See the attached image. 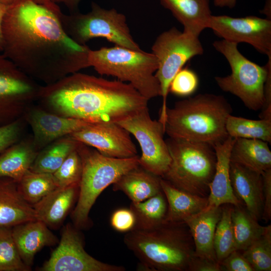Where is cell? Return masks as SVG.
Wrapping results in <instances>:
<instances>
[{"label": "cell", "instance_id": "cell-12", "mask_svg": "<svg viewBox=\"0 0 271 271\" xmlns=\"http://www.w3.org/2000/svg\"><path fill=\"white\" fill-rule=\"evenodd\" d=\"M40 86L0 53V126L22 117Z\"/></svg>", "mask_w": 271, "mask_h": 271}, {"label": "cell", "instance_id": "cell-44", "mask_svg": "<svg viewBox=\"0 0 271 271\" xmlns=\"http://www.w3.org/2000/svg\"><path fill=\"white\" fill-rule=\"evenodd\" d=\"M51 1L56 5L63 4L70 10L74 11L77 8L81 0H51Z\"/></svg>", "mask_w": 271, "mask_h": 271}, {"label": "cell", "instance_id": "cell-4", "mask_svg": "<svg viewBox=\"0 0 271 271\" xmlns=\"http://www.w3.org/2000/svg\"><path fill=\"white\" fill-rule=\"evenodd\" d=\"M232 112L223 96L199 94L167 108L165 131L170 138L214 146L228 137L226 122Z\"/></svg>", "mask_w": 271, "mask_h": 271}, {"label": "cell", "instance_id": "cell-2", "mask_svg": "<svg viewBox=\"0 0 271 271\" xmlns=\"http://www.w3.org/2000/svg\"><path fill=\"white\" fill-rule=\"evenodd\" d=\"M37 100L49 112L89 123L118 122L149 101L127 83L78 72L40 86Z\"/></svg>", "mask_w": 271, "mask_h": 271}, {"label": "cell", "instance_id": "cell-38", "mask_svg": "<svg viewBox=\"0 0 271 271\" xmlns=\"http://www.w3.org/2000/svg\"><path fill=\"white\" fill-rule=\"evenodd\" d=\"M22 119L0 126V153L19 141L22 131Z\"/></svg>", "mask_w": 271, "mask_h": 271}, {"label": "cell", "instance_id": "cell-13", "mask_svg": "<svg viewBox=\"0 0 271 271\" xmlns=\"http://www.w3.org/2000/svg\"><path fill=\"white\" fill-rule=\"evenodd\" d=\"M208 28L223 40L251 45L260 53L271 57V20L255 16L234 18L212 15Z\"/></svg>", "mask_w": 271, "mask_h": 271}, {"label": "cell", "instance_id": "cell-32", "mask_svg": "<svg viewBox=\"0 0 271 271\" xmlns=\"http://www.w3.org/2000/svg\"><path fill=\"white\" fill-rule=\"evenodd\" d=\"M57 188L52 174L30 170L17 183L19 193L30 204L34 205Z\"/></svg>", "mask_w": 271, "mask_h": 271}, {"label": "cell", "instance_id": "cell-19", "mask_svg": "<svg viewBox=\"0 0 271 271\" xmlns=\"http://www.w3.org/2000/svg\"><path fill=\"white\" fill-rule=\"evenodd\" d=\"M222 210V205H208L202 211L184 220L188 226L193 239L195 255L218 261L214 248L213 240Z\"/></svg>", "mask_w": 271, "mask_h": 271}, {"label": "cell", "instance_id": "cell-33", "mask_svg": "<svg viewBox=\"0 0 271 271\" xmlns=\"http://www.w3.org/2000/svg\"><path fill=\"white\" fill-rule=\"evenodd\" d=\"M222 206L221 216L215 231L213 244L217 259L221 262L234 250V239L231 221L233 205Z\"/></svg>", "mask_w": 271, "mask_h": 271}, {"label": "cell", "instance_id": "cell-7", "mask_svg": "<svg viewBox=\"0 0 271 271\" xmlns=\"http://www.w3.org/2000/svg\"><path fill=\"white\" fill-rule=\"evenodd\" d=\"M77 149L82 160V173L78 199L71 218L76 228H82L88 224L90 210L98 196L124 174L138 166L139 157H109L80 142Z\"/></svg>", "mask_w": 271, "mask_h": 271}, {"label": "cell", "instance_id": "cell-15", "mask_svg": "<svg viewBox=\"0 0 271 271\" xmlns=\"http://www.w3.org/2000/svg\"><path fill=\"white\" fill-rule=\"evenodd\" d=\"M130 133L117 122L90 123L70 136L101 154L114 158L138 156Z\"/></svg>", "mask_w": 271, "mask_h": 271}, {"label": "cell", "instance_id": "cell-42", "mask_svg": "<svg viewBox=\"0 0 271 271\" xmlns=\"http://www.w3.org/2000/svg\"><path fill=\"white\" fill-rule=\"evenodd\" d=\"M220 262L197 255L192 256L188 266V271H222Z\"/></svg>", "mask_w": 271, "mask_h": 271}, {"label": "cell", "instance_id": "cell-5", "mask_svg": "<svg viewBox=\"0 0 271 271\" xmlns=\"http://www.w3.org/2000/svg\"><path fill=\"white\" fill-rule=\"evenodd\" d=\"M88 60L100 75L112 76L130 84L148 100L161 96L155 76L158 59L152 53L115 46L90 49Z\"/></svg>", "mask_w": 271, "mask_h": 271}, {"label": "cell", "instance_id": "cell-22", "mask_svg": "<svg viewBox=\"0 0 271 271\" xmlns=\"http://www.w3.org/2000/svg\"><path fill=\"white\" fill-rule=\"evenodd\" d=\"M184 27L183 31L199 36L212 16L210 0H159Z\"/></svg>", "mask_w": 271, "mask_h": 271}, {"label": "cell", "instance_id": "cell-41", "mask_svg": "<svg viewBox=\"0 0 271 271\" xmlns=\"http://www.w3.org/2000/svg\"><path fill=\"white\" fill-rule=\"evenodd\" d=\"M262 175L263 206L261 219L267 222L271 219V169L264 171Z\"/></svg>", "mask_w": 271, "mask_h": 271}, {"label": "cell", "instance_id": "cell-34", "mask_svg": "<svg viewBox=\"0 0 271 271\" xmlns=\"http://www.w3.org/2000/svg\"><path fill=\"white\" fill-rule=\"evenodd\" d=\"M242 251L254 271H270L271 225L266 226L262 234Z\"/></svg>", "mask_w": 271, "mask_h": 271}, {"label": "cell", "instance_id": "cell-39", "mask_svg": "<svg viewBox=\"0 0 271 271\" xmlns=\"http://www.w3.org/2000/svg\"><path fill=\"white\" fill-rule=\"evenodd\" d=\"M110 224L115 230L120 232H127L134 227L136 217L130 208L118 209L112 214Z\"/></svg>", "mask_w": 271, "mask_h": 271}, {"label": "cell", "instance_id": "cell-28", "mask_svg": "<svg viewBox=\"0 0 271 271\" xmlns=\"http://www.w3.org/2000/svg\"><path fill=\"white\" fill-rule=\"evenodd\" d=\"M79 143L70 136L54 141L38 152L29 170L35 172L53 174L68 155L76 149Z\"/></svg>", "mask_w": 271, "mask_h": 271}, {"label": "cell", "instance_id": "cell-45", "mask_svg": "<svg viewBox=\"0 0 271 271\" xmlns=\"http://www.w3.org/2000/svg\"><path fill=\"white\" fill-rule=\"evenodd\" d=\"M33 2L41 5L44 6L58 14L62 12L57 5L51 2V0H31Z\"/></svg>", "mask_w": 271, "mask_h": 271}, {"label": "cell", "instance_id": "cell-35", "mask_svg": "<svg viewBox=\"0 0 271 271\" xmlns=\"http://www.w3.org/2000/svg\"><path fill=\"white\" fill-rule=\"evenodd\" d=\"M31 267L23 262L10 227L0 226V271H28Z\"/></svg>", "mask_w": 271, "mask_h": 271}, {"label": "cell", "instance_id": "cell-17", "mask_svg": "<svg viewBox=\"0 0 271 271\" xmlns=\"http://www.w3.org/2000/svg\"><path fill=\"white\" fill-rule=\"evenodd\" d=\"M229 175L235 197L254 218L258 221L261 219L263 206L262 174L230 162Z\"/></svg>", "mask_w": 271, "mask_h": 271}, {"label": "cell", "instance_id": "cell-23", "mask_svg": "<svg viewBox=\"0 0 271 271\" xmlns=\"http://www.w3.org/2000/svg\"><path fill=\"white\" fill-rule=\"evenodd\" d=\"M79 186L57 188L33 206L37 219L56 227L65 219L73 203Z\"/></svg>", "mask_w": 271, "mask_h": 271}, {"label": "cell", "instance_id": "cell-31", "mask_svg": "<svg viewBox=\"0 0 271 271\" xmlns=\"http://www.w3.org/2000/svg\"><path fill=\"white\" fill-rule=\"evenodd\" d=\"M229 136L233 138L258 139L271 143V119L253 120L229 115L226 122Z\"/></svg>", "mask_w": 271, "mask_h": 271}, {"label": "cell", "instance_id": "cell-27", "mask_svg": "<svg viewBox=\"0 0 271 271\" xmlns=\"http://www.w3.org/2000/svg\"><path fill=\"white\" fill-rule=\"evenodd\" d=\"M230 162L262 174L271 169V151L268 143L258 139L235 138Z\"/></svg>", "mask_w": 271, "mask_h": 271}, {"label": "cell", "instance_id": "cell-26", "mask_svg": "<svg viewBox=\"0 0 271 271\" xmlns=\"http://www.w3.org/2000/svg\"><path fill=\"white\" fill-rule=\"evenodd\" d=\"M38 152L32 138L18 141L0 153V177L18 183L30 169Z\"/></svg>", "mask_w": 271, "mask_h": 271}, {"label": "cell", "instance_id": "cell-10", "mask_svg": "<svg viewBox=\"0 0 271 271\" xmlns=\"http://www.w3.org/2000/svg\"><path fill=\"white\" fill-rule=\"evenodd\" d=\"M152 50L158 59V68L155 76L159 82L162 97L159 120L165 127L170 83L188 61L203 54L204 49L199 36L181 32L174 27L157 37Z\"/></svg>", "mask_w": 271, "mask_h": 271}, {"label": "cell", "instance_id": "cell-37", "mask_svg": "<svg viewBox=\"0 0 271 271\" xmlns=\"http://www.w3.org/2000/svg\"><path fill=\"white\" fill-rule=\"evenodd\" d=\"M199 79L196 73L188 68L181 69L172 80L169 91L179 96H187L197 90Z\"/></svg>", "mask_w": 271, "mask_h": 271}, {"label": "cell", "instance_id": "cell-21", "mask_svg": "<svg viewBox=\"0 0 271 271\" xmlns=\"http://www.w3.org/2000/svg\"><path fill=\"white\" fill-rule=\"evenodd\" d=\"M36 220L34 208L19 193L17 183L0 177V226L14 227Z\"/></svg>", "mask_w": 271, "mask_h": 271}, {"label": "cell", "instance_id": "cell-20", "mask_svg": "<svg viewBox=\"0 0 271 271\" xmlns=\"http://www.w3.org/2000/svg\"><path fill=\"white\" fill-rule=\"evenodd\" d=\"M12 233L22 259L29 267L37 252L44 246L55 244L57 241L48 226L38 220L16 225Z\"/></svg>", "mask_w": 271, "mask_h": 271}, {"label": "cell", "instance_id": "cell-46", "mask_svg": "<svg viewBox=\"0 0 271 271\" xmlns=\"http://www.w3.org/2000/svg\"><path fill=\"white\" fill-rule=\"evenodd\" d=\"M237 0H213L215 7L219 8L227 7L233 8L236 4Z\"/></svg>", "mask_w": 271, "mask_h": 271}, {"label": "cell", "instance_id": "cell-6", "mask_svg": "<svg viewBox=\"0 0 271 271\" xmlns=\"http://www.w3.org/2000/svg\"><path fill=\"white\" fill-rule=\"evenodd\" d=\"M165 140L171 161L161 178L181 190L208 197L216 163L213 146L170 137Z\"/></svg>", "mask_w": 271, "mask_h": 271}, {"label": "cell", "instance_id": "cell-30", "mask_svg": "<svg viewBox=\"0 0 271 271\" xmlns=\"http://www.w3.org/2000/svg\"><path fill=\"white\" fill-rule=\"evenodd\" d=\"M231 221L234 239V250L243 251L264 232L260 225L242 204L233 206Z\"/></svg>", "mask_w": 271, "mask_h": 271}, {"label": "cell", "instance_id": "cell-8", "mask_svg": "<svg viewBox=\"0 0 271 271\" xmlns=\"http://www.w3.org/2000/svg\"><path fill=\"white\" fill-rule=\"evenodd\" d=\"M238 44L222 39L213 46L227 60L231 73L226 76H216L215 80L223 91L238 97L248 108L261 109L264 102V85L271 73V57L261 66L247 59L238 50Z\"/></svg>", "mask_w": 271, "mask_h": 271}, {"label": "cell", "instance_id": "cell-40", "mask_svg": "<svg viewBox=\"0 0 271 271\" xmlns=\"http://www.w3.org/2000/svg\"><path fill=\"white\" fill-rule=\"evenodd\" d=\"M240 251L236 250L232 251L220 262L222 270L254 271Z\"/></svg>", "mask_w": 271, "mask_h": 271}, {"label": "cell", "instance_id": "cell-16", "mask_svg": "<svg viewBox=\"0 0 271 271\" xmlns=\"http://www.w3.org/2000/svg\"><path fill=\"white\" fill-rule=\"evenodd\" d=\"M23 116L32 128L33 143L38 151L54 141L70 135L90 123L58 115L40 107H30Z\"/></svg>", "mask_w": 271, "mask_h": 271}, {"label": "cell", "instance_id": "cell-18", "mask_svg": "<svg viewBox=\"0 0 271 271\" xmlns=\"http://www.w3.org/2000/svg\"><path fill=\"white\" fill-rule=\"evenodd\" d=\"M234 141L235 138L228 136L224 141L213 146L216 163L215 173L209 187L208 205L242 204L234 194L230 180V152Z\"/></svg>", "mask_w": 271, "mask_h": 271}, {"label": "cell", "instance_id": "cell-47", "mask_svg": "<svg viewBox=\"0 0 271 271\" xmlns=\"http://www.w3.org/2000/svg\"><path fill=\"white\" fill-rule=\"evenodd\" d=\"M269 8H270V0H267L263 9L260 12L263 13L264 15H266L267 19H270V12H269Z\"/></svg>", "mask_w": 271, "mask_h": 271}, {"label": "cell", "instance_id": "cell-3", "mask_svg": "<svg viewBox=\"0 0 271 271\" xmlns=\"http://www.w3.org/2000/svg\"><path fill=\"white\" fill-rule=\"evenodd\" d=\"M124 243L146 270L188 271L195 251L189 228L184 221H165L153 228H133Z\"/></svg>", "mask_w": 271, "mask_h": 271}, {"label": "cell", "instance_id": "cell-25", "mask_svg": "<svg viewBox=\"0 0 271 271\" xmlns=\"http://www.w3.org/2000/svg\"><path fill=\"white\" fill-rule=\"evenodd\" d=\"M160 184L167 202L166 221H184L186 218L202 211L208 205V197L181 190L162 178Z\"/></svg>", "mask_w": 271, "mask_h": 271}, {"label": "cell", "instance_id": "cell-43", "mask_svg": "<svg viewBox=\"0 0 271 271\" xmlns=\"http://www.w3.org/2000/svg\"><path fill=\"white\" fill-rule=\"evenodd\" d=\"M8 6L0 3V53L3 50V38L2 33V25L4 18L7 11Z\"/></svg>", "mask_w": 271, "mask_h": 271}, {"label": "cell", "instance_id": "cell-1", "mask_svg": "<svg viewBox=\"0 0 271 271\" xmlns=\"http://www.w3.org/2000/svg\"><path fill=\"white\" fill-rule=\"evenodd\" d=\"M60 15L31 0H19L8 6L3 22L2 53L46 84L89 67L90 49L66 34Z\"/></svg>", "mask_w": 271, "mask_h": 271}, {"label": "cell", "instance_id": "cell-48", "mask_svg": "<svg viewBox=\"0 0 271 271\" xmlns=\"http://www.w3.org/2000/svg\"><path fill=\"white\" fill-rule=\"evenodd\" d=\"M19 0H0V3L6 6H9L16 3Z\"/></svg>", "mask_w": 271, "mask_h": 271}, {"label": "cell", "instance_id": "cell-9", "mask_svg": "<svg viewBox=\"0 0 271 271\" xmlns=\"http://www.w3.org/2000/svg\"><path fill=\"white\" fill-rule=\"evenodd\" d=\"M58 17L66 34L79 45L102 38L115 46L142 50L131 35L125 15L114 9H106L92 2L91 10L86 14L62 13Z\"/></svg>", "mask_w": 271, "mask_h": 271}, {"label": "cell", "instance_id": "cell-29", "mask_svg": "<svg viewBox=\"0 0 271 271\" xmlns=\"http://www.w3.org/2000/svg\"><path fill=\"white\" fill-rule=\"evenodd\" d=\"M129 208L136 217L133 228L148 229L157 227L165 221L168 205L162 191L144 201L131 202Z\"/></svg>", "mask_w": 271, "mask_h": 271}, {"label": "cell", "instance_id": "cell-14", "mask_svg": "<svg viewBox=\"0 0 271 271\" xmlns=\"http://www.w3.org/2000/svg\"><path fill=\"white\" fill-rule=\"evenodd\" d=\"M122 266L103 262L84 249L77 230L68 224L64 228L58 246L40 268L42 271H124Z\"/></svg>", "mask_w": 271, "mask_h": 271}, {"label": "cell", "instance_id": "cell-36", "mask_svg": "<svg viewBox=\"0 0 271 271\" xmlns=\"http://www.w3.org/2000/svg\"><path fill=\"white\" fill-rule=\"evenodd\" d=\"M77 148L68 155L59 168L52 174L58 188L72 186L79 187L82 163Z\"/></svg>", "mask_w": 271, "mask_h": 271}, {"label": "cell", "instance_id": "cell-11", "mask_svg": "<svg viewBox=\"0 0 271 271\" xmlns=\"http://www.w3.org/2000/svg\"><path fill=\"white\" fill-rule=\"evenodd\" d=\"M131 134L142 151L139 165L148 171L162 177L167 171L171 159L164 139L163 124L153 119L148 107L117 122Z\"/></svg>", "mask_w": 271, "mask_h": 271}, {"label": "cell", "instance_id": "cell-24", "mask_svg": "<svg viewBox=\"0 0 271 271\" xmlns=\"http://www.w3.org/2000/svg\"><path fill=\"white\" fill-rule=\"evenodd\" d=\"M161 178L139 165L122 175L112 188L124 193L131 202H141L162 191Z\"/></svg>", "mask_w": 271, "mask_h": 271}]
</instances>
